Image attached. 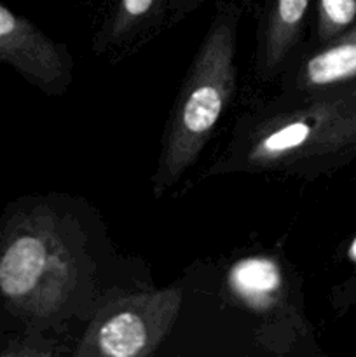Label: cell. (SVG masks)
<instances>
[{
	"instance_id": "2",
	"label": "cell",
	"mask_w": 356,
	"mask_h": 357,
	"mask_svg": "<svg viewBox=\"0 0 356 357\" xmlns=\"http://www.w3.org/2000/svg\"><path fill=\"white\" fill-rule=\"evenodd\" d=\"M241 9L218 3L175 98L161 142L152 194L159 199L198 162L237 91V26Z\"/></svg>"
},
{
	"instance_id": "6",
	"label": "cell",
	"mask_w": 356,
	"mask_h": 357,
	"mask_svg": "<svg viewBox=\"0 0 356 357\" xmlns=\"http://www.w3.org/2000/svg\"><path fill=\"white\" fill-rule=\"evenodd\" d=\"M332 115L318 142L288 171L304 176L330 173L356 159V79L327 89Z\"/></svg>"
},
{
	"instance_id": "3",
	"label": "cell",
	"mask_w": 356,
	"mask_h": 357,
	"mask_svg": "<svg viewBox=\"0 0 356 357\" xmlns=\"http://www.w3.org/2000/svg\"><path fill=\"white\" fill-rule=\"evenodd\" d=\"M181 288L129 293L107 300L94 312L73 354L80 357H149L173 330Z\"/></svg>"
},
{
	"instance_id": "9",
	"label": "cell",
	"mask_w": 356,
	"mask_h": 357,
	"mask_svg": "<svg viewBox=\"0 0 356 357\" xmlns=\"http://www.w3.org/2000/svg\"><path fill=\"white\" fill-rule=\"evenodd\" d=\"M356 23V0H318L316 37L320 44L344 33Z\"/></svg>"
},
{
	"instance_id": "10",
	"label": "cell",
	"mask_w": 356,
	"mask_h": 357,
	"mask_svg": "<svg viewBox=\"0 0 356 357\" xmlns=\"http://www.w3.org/2000/svg\"><path fill=\"white\" fill-rule=\"evenodd\" d=\"M201 3V0H168V23L177 24L191 10Z\"/></svg>"
},
{
	"instance_id": "4",
	"label": "cell",
	"mask_w": 356,
	"mask_h": 357,
	"mask_svg": "<svg viewBox=\"0 0 356 357\" xmlns=\"http://www.w3.org/2000/svg\"><path fill=\"white\" fill-rule=\"evenodd\" d=\"M0 65L10 66L47 96L65 94L73 79V59L68 49L2 3Z\"/></svg>"
},
{
	"instance_id": "7",
	"label": "cell",
	"mask_w": 356,
	"mask_h": 357,
	"mask_svg": "<svg viewBox=\"0 0 356 357\" xmlns=\"http://www.w3.org/2000/svg\"><path fill=\"white\" fill-rule=\"evenodd\" d=\"M356 79V23L300 59L286 82L293 98L321 93Z\"/></svg>"
},
{
	"instance_id": "1",
	"label": "cell",
	"mask_w": 356,
	"mask_h": 357,
	"mask_svg": "<svg viewBox=\"0 0 356 357\" xmlns=\"http://www.w3.org/2000/svg\"><path fill=\"white\" fill-rule=\"evenodd\" d=\"M84 278L82 248L42 199H24L0 218V319L42 331L66 314Z\"/></svg>"
},
{
	"instance_id": "11",
	"label": "cell",
	"mask_w": 356,
	"mask_h": 357,
	"mask_svg": "<svg viewBox=\"0 0 356 357\" xmlns=\"http://www.w3.org/2000/svg\"><path fill=\"white\" fill-rule=\"evenodd\" d=\"M351 257L355 258V261H356V241H355V244H353V248H351Z\"/></svg>"
},
{
	"instance_id": "8",
	"label": "cell",
	"mask_w": 356,
	"mask_h": 357,
	"mask_svg": "<svg viewBox=\"0 0 356 357\" xmlns=\"http://www.w3.org/2000/svg\"><path fill=\"white\" fill-rule=\"evenodd\" d=\"M311 0H274L258 33L255 70L260 80L274 79L300 38Z\"/></svg>"
},
{
	"instance_id": "5",
	"label": "cell",
	"mask_w": 356,
	"mask_h": 357,
	"mask_svg": "<svg viewBox=\"0 0 356 357\" xmlns=\"http://www.w3.org/2000/svg\"><path fill=\"white\" fill-rule=\"evenodd\" d=\"M168 23V0H114L93 38V52L119 59L149 44Z\"/></svg>"
}]
</instances>
